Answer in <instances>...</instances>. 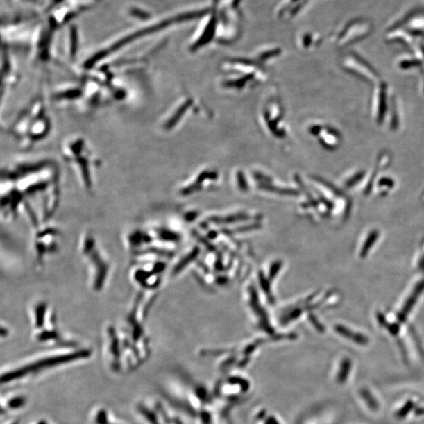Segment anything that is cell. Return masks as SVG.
<instances>
[{
	"instance_id": "cell-1",
	"label": "cell",
	"mask_w": 424,
	"mask_h": 424,
	"mask_svg": "<svg viewBox=\"0 0 424 424\" xmlns=\"http://www.w3.org/2000/svg\"><path fill=\"white\" fill-rule=\"evenodd\" d=\"M152 303L139 292L119 324H107L103 331V357L113 373L133 372L151 356V341L145 321Z\"/></svg>"
},
{
	"instance_id": "cell-2",
	"label": "cell",
	"mask_w": 424,
	"mask_h": 424,
	"mask_svg": "<svg viewBox=\"0 0 424 424\" xmlns=\"http://www.w3.org/2000/svg\"><path fill=\"white\" fill-rule=\"evenodd\" d=\"M92 354L91 349L76 344L58 346L6 369L2 373V384L19 383L51 370L85 361L91 357Z\"/></svg>"
},
{
	"instance_id": "cell-3",
	"label": "cell",
	"mask_w": 424,
	"mask_h": 424,
	"mask_svg": "<svg viewBox=\"0 0 424 424\" xmlns=\"http://www.w3.org/2000/svg\"><path fill=\"white\" fill-rule=\"evenodd\" d=\"M79 253L87 267L90 288L95 294H101L110 282L112 264L92 230H86L81 235Z\"/></svg>"
},
{
	"instance_id": "cell-4",
	"label": "cell",
	"mask_w": 424,
	"mask_h": 424,
	"mask_svg": "<svg viewBox=\"0 0 424 424\" xmlns=\"http://www.w3.org/2000/svg\"><path fill=\"white\" fill-rule=\"evenodd\" d=\"M10 130L26 148L45 139L51 133V122L44 100L34 99L12 124Z\"/></svg>"
},
{
	"instance_id": "cell-5",
	"label": "cell",
	"mask_w": 424,
	"mask_h": 424,
	"mask_svg": "<svg viewBox=\"0 0 424 424\" xmlns=\"http://www.w3.org/2000/svg\"><path fill=\"white\" fill-rule=\"evenodd\" d=\"M32 336L37 344L56 346L75 344L64 337L58 325L56 310L46 300L35 301L29 308Z\"/></svg>"
},
{
	"instance_id": "cell-6",
	"label": "cell",
	"mask_w": 424,
	"mask_h": 424,
	"mask_svg": "<svg viewBox=\"0 0 424 424\" xmlns=\"http://www.w3.org/2000/svg\"><path fill=\"white\" fill-rule=\"evenodd\" d=\"M65 161L74 169L83 189L92 193L94 187V172L97 161L88 143L81 137H71L62 148Z\"/></svg>"
},
{
	"instance_id": "cell-7",
	"label": "cell",
	"mask_w": 424,
	"mask_h": 424,
	"mask_svg": "<svg viewBox=\"0 0 424 424\" xmlns=\"http://www.w3.org/2000/svg\"><path fill=\"white\" fill-rule=\"evenodd\" d=\"M158 254H147L135 257L130 271L131 282L140 291L152 294L158 289L165 264L159 260Z\"/></svg>"
},
{
	"instance_id": "cell-8",
	"label": "cell",
	"mask_w": 424,
	"mask_h": 424,
	"mask_svg": "<svg viewBox=\"0 0 424 424\" xmlns=\"http://www.w3.org/2000/svg\"><path fill=\"white\" fill-rule=\"evenodd\" d=\"M32 247L35 262L43 266L47 259L56 254L61 246V232L49 223L31 226Z\"/></svg>"
},
{
	"instance_id": "cell-9",
	"label": "cell",
	"mask_w": 424,
	"mask_h": 424,
	"mask_svg": "<svg viewBox=\"0 0 424 424\" xmlns=\"http://www.w3.org/2000/svg\"><path fill=\"white\" fill-rule=\"evenodd\" d=\"M26 402V398L22 396H13L9 397L6 400L5 404L3 403L2 414H3L5 412L11 413V412L13 411L20 410L23 407H25Z\"/></svg>"
},
{
	"instance_id": "cell-10",
	"label": "cell",
	"mask_w": 424,
	"mask_h": 424,
	"mask_svg": "<svg viewBox=\"0 0 424 424\" xmlns=\"http://www.w3.org/2000/svg\"><path fill=\"white\" fill-rule=\"evenodd\" d=\"M257 424H282L278 416L268 414L266 410H261L255 415Z\"/></svg>"
},
{
	"instance_id": "cell-11",
	"label": "cell",
	"mask_w": 424,
	"mask_h": 424,
	"mask_svg": "<svg viewBox=\"0 0 424 424\" xmlns=\"http://www.w3.org/2000/svg\"><path fill=\"white\" fill-rule=\"evenodd\" d=\"M336 330L337 332L341 334L342 336L353 340V341L356 342L357 344L362 345H366L368 344V339L365 337L359 335V334L352 332L349 331L348 328L339 325L336 327Z\"/></svg>"
},
{
	"instance_id": "cell-12",
	"label": "cell",
	"mask_w": 424,
	"mask_h": 424,
	"mask_svg": "<svg viewBox=\"0 0 424 424\" xmlns=\"http://www.w3.org/2000/svg\"><path fill=\"white\" fill-rule=\"evenodd\" d=\"M350 362L348 359H346L343 362L341 365V368H340V371L338 374L337 380L339 383H344L345 380L348 378V376L350 370Z\"/></svg>"
},
{
	"instance_id": "cell-13",
	"label": "cell",
	"mask_w": 424,
	"mask_h": 424,
	"mask_svg": "<svg viewBox=\"0 0 424 424\" xmlns=\"http://www.w3.org/2000/svg\"><path fill=\"white\" fill-rule=\"evenodd\" d=\"M378 236H379L378 232H376V231H373L372 234L369 235L368 238L367 239L366 243L365 244V246H363V248L361 253V255L362 257L366 255V254L368 252L369 248L373 246V244L375 241L376 239L378 238Z\"/></svg>"
},
{
	"instance_id": "cell-14",
	"label": "cell",
	"mask_w": 424,
	"mask_h": 424,
	"mask_svg": "<svg viewBox=\"0 0 424 424\" xmlns=\"http://www.w3.org/2000/svg\"><path fill=\"white\" fill-rule=\"evenodd\" d=\"M362 396L364 399H366V401L370 408L373 409H378V404H376L375 400L374 399V398H373L371 395H370L369 392L366 390L363 391L362 392Z\"/></svg>"
},
{
	"instance_id": "cell-15",
	"label": "cell",
	"mask_w": 424,
	"mask_h": 424,
	"mask_svg": "<svg viewBox=\"0 0 424 424\" xmlns=\"http://www.w3.org/2000/svg\"><path fill=\"white\" fill-rule=\"evenodd\" d=\"M35 424H49V423H47L46 421H40L37 423H35Z\"/></svg>"
},
{
	"instance_id": "cell-16",
	"label": "cell",
	"mask_w": 424,
	"mask_h": 424,
	"mask_svg": "<svg viewBox=\"0 0 424 424\" xmlns=\"http://www.w3.org/2000/svg\"><path fill=\"white\" fill-rule=\"evenodd\" d=\"M7 424H17V423L16 421H13L8 422Z\"/></svg>"
}]
</instances>
